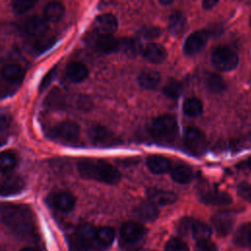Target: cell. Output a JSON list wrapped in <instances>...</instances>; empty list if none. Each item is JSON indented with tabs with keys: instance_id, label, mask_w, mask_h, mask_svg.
<instances>
[{
	"instance_id": "obj_1",
	"label": "cell",
	"mask_w": 251,
	"mask_h": 251,
	"mask_svg": "<svg viewBox=\"0 0 251 251\" xmlns=\"http://www.w3.org/2000/svg\"><path fill=\"white\" fill-rule=\"evenodd\" d=\"M1 221L18 236L27 237L34 233L33 215L25 205L3 203L1 206Z\"/></svg>"
},
{
	"instance_id": "obj_2",
	"label": "cell",
	"mask_w": 251,
	"mask_h": 251,
	"mask_svg": "<svg viewBox=\"0 0 251 251\" xmlns=\"http://www.w3.org/2000/svg\"><path fill=\"white\" fill-rule=\"evenodd\" d=\"M77 171L87 179L107 184H116L121 180L120 171L110 163L100 159H83L77 163Z\"/></svg>"
},
{
	"instance_id": "obj_3",
	"label": "cell",
	"mask_w": 251,
	"mask_h": 251,
	"mask_svg": "<svg viewBox=\"0 0 251 251\" xmlns=\"http://www.w3.org/2000/svg\"><path fill=\"white\" fill-rule=\"evenodd\" d=\"M70 251H102L98 239V227L91 224H81L69 236Z\"/></svg>"
},
{
	"instance_id": "obj_4",
	"label": "cell",
	"mask_w": 251,
	"mask_h": 251,
	"mask_svg": "<svg viewBox=\"0 0 251 251\" xmlns=\"http://www.w3.org/2000/svg\"><path fill=\"white\" fill-rule=\"evenodd\" d=\"M149 133L158 141L172 142L177 133V123L173 115H162L152 120L148 126Z\"/></svg>"
},
{
	"instance_id": "obj_5",
	"label": "cell",
	"mask_w": 251,
	"mask_h": 251,
	"mask_svg": "<svg viewBox=\"0 0 251 251\" xmlns=\"http://www.w3.org/2000/svg\"><path fill=\"white\" fill-rule=\"evenodd\" d=\"M146 235V228L139 223L128 221L123 224L120 229V246L129 249L136 246Z\"/></svg>"
},
{
	"instance_id": "obj_6",
	"label": "cell",
	"mask_w": 251,
	"mask_h": 251,
	"mask_svg": "<svg viewBox=\"0 0 251 251\" xmlns=\"http://www.w3.org/2000/svg\"><path fill=\"white\" fill-rule=\"evenodd\" d=\"M79 132L80 128L77 124L74 122H62L51 127L47 135L49 138L58 142L74 144L77 142Z\"/></svg>"
},
{
	"instance_id": "obj_7",
	"label": "cell",
	"mask_w": 251,
	"mask_h": 251,
	"mask_svg": "<svg viewBox=\"0 0 251 251\" xmlns=\"http://www.w3.org/2000/svg\"><path fill=\"white\" fill-rule=\"evenodd\" d=\"M214 67L222 72H228L236 68L238 56L236 52L228 46H220L214 50L211 57Z\"/></svg>"
},
{
	"instance_id": "obj_8",
	"label": "cell",
	"mask_w": 251,
	"mask_h": 251,
	"mask_svg": "<svg viewBox=\"0 0 251 251\" xmlns=\"http://www.w3.org/2000/svg\"><path fill=\"white\" fill-rule=\"evenodd\" d=\"M184 146L194 155H202L206 151L207 141L203 132L197 127H188L184 133Z\"/></svg>"
},
{
	"instance_id": "obj_9",
	"label": "cell",
	"mask_w": 251,
	"mask_h": 251,
	"mask_svg": "<svg viewBox=\"0 0 251 251\" xmlns=\"http://www.w3.org/2000/svg\"><path fill=\"white\" fill-rule=\"evenodd\" d=\"M88 137L96 146H114L119 143L118 137L107 127L100 125H93L88 129Z\"/></svg>"
},
{
	"instance_id": "obj_10",
	"label": "cell",
	"mask_w": 251,
	"mask_h": 251,
	"mask_svg": "<svg viewBox=\"0 0 251 251\" xmlns=\"http://www.w3.org/2000/svg\"><path fill=\"white\" fill-rule=\"evenodd\" d=\"M46 201L50 207L62 213L71 212L75 205V197L68 191L52 192L48 195Z\"/></svg>"
},
{
	"instance_id": "obj_11",
	"label": "cell",
	"mask_w": 251,
	"mask_h": 251,
	"mask_svg": "<svg viewBox=\"0 0 251 251\" xmlns=\"http://www.w3.org/2000/svg\"><path fill=\"white\" fill-rule=\"evenodd\" d=\"M209 38V33L205 29H200L192 32L187 36L183 44V51L186 55L198 53L206 45Z\"/></svg>"
},
{
	"instance_id": "obj_12",
	"label": "cell",
	"mask_w": 251,
	"mask_h": 251,
	"mask_svg": "<svg viewBox=\"0 0 251 251\" xmlns=\"http://www.w3.org/2000/svg\"><path fill=\"white\" fill-rule=\"evenodd\" d=\"M25 187L24 179L18 175L7 174L1 180L0 191L3 196H10L20 193Z\"/></svg>"
},
{
	"instance_id": "obj_13",
	"label": "cell",
	"mask_w": 251,
	"mask_h": 251,
	"mask_svg": "<svg viewBox=\"0 0 251 251\" xmlns=\"http://www.w3.org/2000/svg\"><path fill=\"white\" fill-rule=\"evenodd\" d=\"M199 199L205 204L217 206L229 205L232 202V198L227 192L219 189L206 190L200 194Z\"/></svg>"
},
{
	"instance_id": "obj_14",
	"label": "cell",
	"mask_w": 251,
	"mask_h": 251,
	"mask_svg": "<svg viewBox=\"0 0 251 251\" xmlns=\"http://www.w3.org/2000/svg\"><path fill=\"white\" fill-rule=\"evenodd\" d=\"M211 221L214 229L221 236L228 234L233 226V218L231 214L226 212H219L215 214Z\"/></svg>"
},
{
	"instance_id": "obj_15",
	"label": "cell",
	"mask_w": 251,
	"mask_h": 251,
	"mask_svg": "<svg viewBox=\"0 0 251 251\" xmlns=\"http://www.w3.org/2000/svg\"><path fill=\"white\" fill-rule=\"evenodd\" d=\"M93 26L100 34H112L118 27V21L112 14H102L94 20Z\"/></svg>"
},
{
	"instance_id": "obj_16",
	"label": "cell",
	"mask_w": 251,
	"mask_h": 251,
	"mask_svg": "<svg viewBox=\"0 0 251 251\" xmlns=\"http://www.w3.org/2000/svg\"><path fill=\"white\" fill-rule=\"evenodd\" d=\"M48 28V21L45 18L43 19L37 16L29 18L24 25L25 33L33 37L42 36L46 33Z\"/></svg>"
},
{
	"instance_id": "obj_17",
	"label": "cell",
	"mask_w": 251,
	"mask_h": 251,
	"mask_svg": "<svg viewBox=\"0 0 251 251\" xmlns=\"http://www.w3.org/2000/svg\"><path fill=\"white\" fill-rule=\"evenodd\" d=\"M141 54L144 59L153 64H161L167 58L166 49L158 43H148L142 50Z\"/></svg>"
},
{
	"instance_id": "obj_18",
	"label": "cell",
	"mask_w": 251,
	"mask_h": 251,
	"mask_svg": "<svg viewBox=\"0 0 251 251\" xmlns=\"http://www.w3.org/2000/svg\"><path fill=\"white\" fill-rule=\"evenodd\" d=\"M134 213L138 219L144 222H153L159 216V208L156 203L147 200L139 203L136 206Z\"/></svg>"
},
{
	"instance_id": "obj_19",
	"label": "cell",
	"mask_w": 251,
	"mask_h": 251,
	"mask_svg": "<svg viewBox=\"0 0 251 251\" xmlns=\"http://www.w3.org/2000/svg\"><path fill=\"white\" fill-rule=\"evenodd\" d=\"M148 199L157 205H170L176 201L177 196L175 192L159 189V188H150L147 191Z\"/></svg>"
},
{
	"instance_id": "obj_20",
	"label": "cell",
	"mask_w": 251,
	"mask_h": 251,
	"mask_svg": "<svg viewBox=\"0 0 251 251\" xmlns=\"http://www.w3.org/2000/svg\"><path fill=\"white\" fill-rule=\"evenodd\" d=\"M146 165L149 171L154 174H165L172 170L171 161L161 155H150L146 159Z\"/></svg>"
},
{
	"instance_id": "obj_21",
	"label": "cell",
	"mask_w": 251,
	"mask_h": 251,
	"mask_svg": "<svg viewBox=\"0 0 251 251\" xmlns=\"http://www.w3.org/2000/svg\"><path fill=\"white\" fill-rule=\"evenodd\" d=\"M88 75L86 66L80 62H72L66 68V76L72 82H81Z\"/></svg>"
},
{
	"instance_id": "obj_22",
	"label": "cell",
	"mask_w": 251,
	"mask_h": 251,
	"mask_svg": "<svg viewBox=\"0 0 251 251\" xmlns=\"http://www.w3.org/2000/svg\"><path fill=\"white\" fill-rule=\"evenodd\" d=\"M96 46L104 53H112L121 49L122 40H118L112 34H100L96 41Z\"/></svg>"
},
{
	"instance_id": "obj_23",
	"label": "cell",
	"mask_w": 251,
	"mask_h": 251,
	"mask_svg": "<svg viewBox=\"0 0 251 251\" xmlns=\"http://www.w3.org/2000/svg\"><path fill=\"white\" fill-rule=\"evenodd\" d=\"M171 176L176 182L180 184H186L192 179L193 172L188 165L178 164L172 168Z\"/></svg>"
},
{
	"instance_id": "obj_24",
	"label": "cell",
	"mask_w": 251,
	"mask_h": 251,
	"mask_svg": "<svg viewBox=\"0 0 251 251\" xmlns=\"http://www.w3.org/2000/svg\"><path fill=\"white\" fill-rule=\"evenodd\" d=\"M161 80V75L156 71H144L137 78L138 84L144 89H154Z\"/></svg>"
},
{
	"instance_id": "obj_25",
	"label": "cell",
	"mask_w": 251,
	"mask_h": 251,
	"mask_svg": "<svg viewBox=\"0 0 251 251\" xmlns=\"http://www.w3.org/2000/svg\"><path fill=\"white\" fill-rule=\"evenodd\" d=\"M65 14V8L62 3L58 1H52L48 3L44 9V18L48 22L56 23L62 19Z\"/></svg>"
},
{
	"instance_id": "obj_26",
	"label": "cell",
	"mask_w": 251,
	"mask_h": 251,
	"mask_svg": "<svg viewBox=\"0 0 251 251\" xmlns=\"http://www.w3.org/2000/svg\"><path fill=\"white\" fill-rule=\"evenodd\" d=\"M25 75L24 69L18 64H8L2 70L3 77L9 82L20 81Z\"/></svg>"
},
{
	"instance_id": "obj_27",
	"label": "cell",
	"mask_w": 251,
	"mask_h": 251,
	"mask_svg": "<svg viewBox=\"0 0 251 251\" xmlns=\"http://www.w3.org/2000/svg\"><path fill=\"white\" fill-rule=\"evenodd\" d=\"M190 228H191L192 235L196 241L210 239V236L212 234V229L207 224L201 221H192Z\"/></svg>"
},
{
	"instance_id": "obj_28",
	"label": "cell",
	"mask_w": 251,
	"mask_h": 251,
	"mask_svg": "<svg viewBox=\"0 0 251 251\" xmlns=\"http://www.w3.org/2000/svg\"><path fill=\"white\" fill-rule=\"evenodd\" d=\"M234 242L242 247L251 246V223L242 225L234 234Z\"/></svg>"
},
{
	"instance_id": "obj_29",
	"label": "cell",
	"mask_w": 251,
	"mask_h": 251,
	"mask_svg": "<svg viewBox=\"0 0 251 251\" xmlns=\"http://www.w3.org/2000/svg\"><path fill=\"white\" fill-rule=\"evenodd\" d=\"M183 113L188 117L199 116L203 111L202 102L196 97H189L182 104Z\"/></svg>"
},
{
	"instance_id": "obj_30",
	"label": "cell",
	"mask_w": 251,
	"mask_h": 251,
	"mask_svg": "<svg viewBox=\"0 0 251 251\" xmlns=\"http://www.w3.org/2000/svg\"><path fill=\"white\" fill-rule=\"evenodd\" d=\"M185 25V18L180 12H175L170 16L169 30L173 35H178L181 33Z\"/></svg>"
},
{
	"instance_id": "obj_31",
	"label": "cell",
	"mask_w": 251,
	"mask_h": 251,
	"mask_svg": "<svg viewBox=\"0 0 251 251\" xmlns=\"http://www.w3.org/2000/svg\"><path fill=\"white\" fill-rule=\"evenodd\" d=\"M207 88L213 93H220L226 89V82L222 76L217 74H208L205 78Z\"/></svg>"
},
{
	"instance_id": "obj_32",
	"label": "cell",
	"mask_w": 251,
	"mask_h": 251,
	"mask_svg": "<svg viewBox=\"0 0 251 251\" xmlns=\"http://www.w3.org/2000/svg\"><path fill=\"white\" fill-rule=\"evenodd\" d=\"M18 163L17 156L11 151H4L0 156V167L2 174H9Z\"/></svg>"
},
{
	"instance_id": "obj_33",
	"label": "cell",
	"mask_w": 251,
	"mask_h": 251,
	"mask_svg": "<svg viewBox=\"0 0 251 251\" xmlns=\"http://www.w3.org/2000/svg\"><path fill=\"white\" fill-rule=\"evenodd\" d=\"M98 239L103 250L108 248L115 239V230L111 226L98 227Z\"/></svg>"
},
{
	"instance_id": "obj_34",
	"label": "cell",
	"mask_w": 251,
	"mask_h": 251,
	"mask_svg": "<svg viewBox=\"0 0 251 251\" xmlns=\"http://www.w3.org/2000/svg\"><path fill=\"white\" fill-rule=\"evenodd\" d=\"M163 92L167 97L172 98V99H176L181 94L182 85L178 80L172 78L164 86Z\"/></svg>"
},
{
	"instance_id": "obj_35",
	"label": "cell",
	"mask_w": 251,
	"mask_h": 251,
	"mask_svg": "<svg viewBox=\"0 0 251 251\" xmlns=\"http://www.w3.org/2000/svg\"><path fill=\"white\" fill-rule=\"evenodd\" d=\"M39 0H13V10L16 14L22 15L32 9Z\"/></svg>"
},
{
	"instance_id": "obj_36",
	"label": "cell",
	"mask_w": 251,
	"mask_h": 251,
	"mask_svg": "<svg viewBox=\"0 0 251 251\" xmlns=\"http://www.w3.org/2000/svg\"><path fill=\"white\" fill-rule=\"evenodd\" d=\"M187 245L186 243L177 238V237H173L171 238L165 245L164 251H187Z\"/></svg>"
},
{
	"instance_id": "obj_37",
	"label": "cell",
	"mask_w": 251,
	"mask_h": 251,
	"mask_svg": "<svg viewBox=\"0 0 251 251\" xmlns=\"http://www.w3.org/2000/svg\"><path fill=\"white\" fill-rule=\"evenodd\" d=\"M195 250L196 251H218L216 244L210 239L196 241Z\"/></svg>"
},
{
	"instance_id": "obj_38",
	"label": "cell",
	"mask_w": 251,
	"mask_h": 251,
	"mask_svg": "<svg viewBox=\"0 0 251 251\" xmlns=\"http://www.w3.org/2000/svg\"><path fill=\"white\" fill-rule=\"evenodd\" d=\"M238 194L248 202H251V184L241 183L238 185Z\"/></svg>"
},
{
	"instance_id": "obj_39",
	"label": "cell",
	"mask_w": 251,
	"mask_h": 251,
	"mask_svg": "<svg viewBox=\"0 0 251 251\" xmlns=\"http://www.w3.org/2000/svg\"><path fill=\"white\" fill-rule=\"evenodd\" d=\"M160 28L157 26H146L140 30V33L146 38H154L160 35Z\"/></svg>"
},
{
	"instance_id": "obj_40",
	"label": "cell",
	"mask_w": 251,
	"mask_h": 251,
	"mask_svg": "<svg viewBox=\"0 0 251 251\" xmlns=\"http://www.w3.org/2000/svg\"><path fill=\"white\" fill-rule=\"evenodd\" d=\"M55 73H56V70H55V69H53L52 71H50V72L48 73V75L44 77V79L42 80V82H41V84H40V90H42L43 88H45V87L50 83V81L52 80L53 75H54Z\"/></svg>"
},
{
	"instance_id": "obj_41",
	"label": "cell",
	"mask_w": 251,
	"mask_h": 251,
	"mask_svg": "<svg viewBox=\"0 0 251 251\" xmlns=\"http://www.w3.org/2000/svg\"><path fill=\"white\" fill-rule=\"evenodd\" d=\"M220 0H203L202 2V7L206 10L212 9L214 6H216L219 3Z\"/></svg>"
},
{
	"instance_id": "obj_42",
	"label": "cell",
	"mask_w": 251,
	"mask_h": 251,
	"mask_svg": "<svg viewBox=\"0 0 251 251\" xmlns=\"http://www.w3.org/2000/svg\"><path fill=\"white\" fill-rule=\"evenodd\" d=\"M173 1L174 0H159L160 4H162V5H170L171 3H173Z\"/></svg>"
},
{
	"instance_id": "obj_43",
	"label": "cell",
	"mask_w": 251,
	"mask_h": 251,
	"mask_svg": "<svg viewBox=\"0 0 251 251\" xmlns=\"http://www.w3.org/2000/svg\"><path fill=\"white\" fill-rule=\"evenodd\" d=\"M20 251H38V250L35 249V248H33V247H25V248L21 249Z\"/></svg>"
},
{
	"instance_id": "obj_44",
	"label": "cell",
	"mask_w": 251,
	"mask_h": 251,
	"mask_svg": "<svg viewBox=\"0 0 251 251\" xmlns=\"http://www.w3.org/2000/svg\"><path fill=\"white\" fill-rule=\"evenodd\" d=\"M247 164H248V167H249V169L251 170V157L248 159V161H247Z\"/></svg>"
},
{
	"instance_id": "obj_45",
	"label": "cell",
	"mask_w": 251,
	"mask_h": 251,
	"mask_svg": "<svg viewBox=\"0 0 251 251\" xmlns=\"http://www.w3.org/2000/svg\"><path fill=\"white\" fill-rule=\"evenodd\" d=\"M250 25H251V17H250Z\"/></svg>"
}]
</instances>
